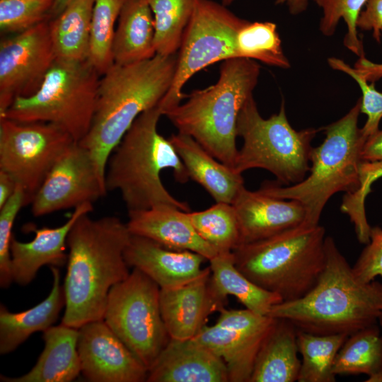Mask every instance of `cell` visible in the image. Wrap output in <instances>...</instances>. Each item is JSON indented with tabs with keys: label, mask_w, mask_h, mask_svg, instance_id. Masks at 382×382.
Returning <instances> with one entry per match:
<instances>
[{
	"label": "cell",
	"mask_w": 382,
	"mask_h": 382,
	"mask_svg": "<svg viewBox=\"0 0 382 382\" xmlns=\"http://www.w3.org/2000/svg\"><path fill=\"white\" fill-rule=\"evenodd\" d=\"M148 382H228L224 361L194 338L169 340L148 369Z\"/></svg>",
	"instance_id": "d6986e66"
},
{
	"label": "cell",
	"mask_w": 382,
	"mask_h": 382,
	"mask_svg": "<svg viewBox=\"0 0 382 382\" xmlns=\"http://www.w3.org/2000/svg\"><path fill=\"white\" fill-rule=\"evenodd\" d=\"M325 229L306 222L233 252L238 270L283 301L300 299L317 283L325 265Z\"/></svg>",
	"instance_id": "8992f818"
},
{
	"label": "cell",
	"mask_w": 382,
	"mask_h": 382,
	"mask_svg": "<svg viewBox=\"0 0 382 382\" xmlns=\"http://www.w3.org/2000/svg\"><path fill=\"white\" fill-rule=\"evenodd\" d=\"M275 4L285 5L292 15H298L306 10L308 0H276Z\"/></svg>",
	"instance_id": "bcb514c9"
},
{
	"label": "cell",
	"mask_w": 382,
	"mask_h": 382,
	"mask_svg": "<svg viewBox=\"0 0 382 382\" xmlns=\"http://www.w3.org/2000/svg\"><path fill=\"white\" fill-rule=\"evenodd\" d=\"M359 14L357 28L371 31L373 37L380 42L382 37V0H367Z\"/></svg>",
	"instance_id": "60d3db41"
},
{
	"label": "cell",
	"mask_w": 382,
	"mask_h": 382,
	"mask_svg": "<svg viewBox=\"0 0 382 382\" xmlns=\"http://www.w3.org/2000/svg\"><path fill=\"white\" fill-rule=\"evenodd\" d=\"M352 270L361 282L368 283L382 277V228H371L370 241L364 248Z\"/></svg>",
	"instance_id": "ab89813d"
},
{
	"label": "cell",
	"mask_w": 382,
	"mask_h": 382,
	"mask_svg": "<svg viewBox=\"0 0 382 382\" xmlns=\"http://www.w3.org/2000/svg\"><path fill=\"white\" fill-rule=\"evenodd\" d=\"M95 0H71L62 12L50 21L51 36L58 59H88Z\"/></svg>",
	"instance_id": "f1b7e54d"
},
{
	"label": "cell",
	"mask_w": 382,
	"mask_h": 382,
	"mask_svg": "<svg viewBox=\"0 0 382 382\" xmlns=\"http://www.w3.org/2000/svg\"><path fill=\"white\" fill-rule=\"evenodd\" d=\"M163 115L158 106L142 112L111 154L106 167L108 191L117 190L128 212L160 205L190 212L189 205L175 198L164 187L160 175L172 169L177 181L190 177L170 141L158 132Z\"/></svg>",
	"instance_id": "277c9868"
},
{
	"label": "cell",
	"mask_w": 382,
	"mask_h": 382,
	"mask_svg": "<svg viewBox=\"0 0 382 382\" xmlns=\"http://www.w3.org/2000/svg\"><path fill=\"white\" fill-rule=\"evenodd\" d=\"M187 213L160 205L128 212L126 224L132 235L147 238L169 249L192 251L209 260L218 252L198 234Z\"/></svg>",
	"instance_id": "7402d4cb"
},
{
	"label": "cell",
	"mask_w": 382,
	"mask_h": 382,
	"mask_svg": "<svg viewBox=\"0 0 382 382\" xmlns=\"http://www.w3.org/2000/svg\"><path fill=\"white\" fill-rule=\"evenodd\" d=\"M318 130H295L282 101L279 112L267 119L260 114L253 96L243 104L238 117L237 135L243 139L233 170L242 174L252 168L272 173L282 183L296 184L310 171L311 142Z\"/></svg>",
	"instance_id": "9c48e42d"
},
{
	"label": "cell",
	"mask_w": 382,
	"mask_h": 382,
	"mask_svg": "<svg viewBox=\"0 0 382 382\" xmlns=\"http://www.w3.org/2000/svg\"><path fill=\"white\" fill-rule=\"evenodd\" d=\"M321 8L320 30L325 36L332 35L342 19L347 28L344 45L359 57H364V47L357 33V21L367 0H313Z\"/></svg>",
	"instance_id": "d590c367"
},
{
	"label": "cell",
	"mask_w": 382,
	"mask_h": 382,
	"mask_svg": "<svg viewBox=\"0 0 382 382\" xmlns=\"http://www.w3.org/2000/svg\"><path fill=\"white\" fill-rule=\"evenodd\" d=\"M236 48L238 57L257 59L282 69L290 66L277 25L272 22L248 21L237 33Z\"/></svg>",
	"instance_id": "836d02e7"
},
{
	"label": "cell",
	"mask_w": 382,
	"mask_h": 382,
	"mask_svg": "<svg viewBox=\"0 0 382 382\" xmlns=\"http://www.w3.org/2000/svg\"><path fill=\"white\" fill-rule=\"evenodd\" d=\"M78 332L81 374L88 381H146L148 369L103 319L86 323Z\"/></svg>",
	"instance_id": "2e32d148"
},
{
	"label": "cell",
	"mask_w": 382,
	"mask_h": 382,
	"mask_svg": "<svg viewBox=\"0 0 382 382\" xmlns=\"http://www.w3.org/2000/svg\"><path fill=\"white\" fill-rule=\"evenodd\" d=\"M125 0H95L88 60L100 74L113 64L112 45L116 21Z\"/></svg>",
	"instance_id": "e575fe53"
},
{
	"label": "cell",
	"mask_w": 382,
	"mask_h": 382,
	"mask_svg": "<svg viewBox=\"0 0 382 382\" xmlns=\"http://www.w3.org/2000/svg\"><path fill=\"white\" fill-rule=\"evenodd\" d=\"M160 287L134 268L109 291L103 320L149 369L170 337L160 308Z\"/></svg>",
	"instance_id": "30bf717a"
},
{
	"label": "cell",
	"mask_w": 382,
	"mask_h": 382,
	"mask_svg": "<svg viewBox=\"0 0 382 382\" xmlns=\"http://www.w3.org/2000/svg\"><path fill=\"white\" fill-rule=\"evenodd\" d=\"M325 268L313 288L300 299L274 305L267 316L314 335H350L378 323L382 283L359 280L333 238L325 237Z\"/></svg>",
	"instance_id": "7a4b0ae2"
},
{
	"label": "cell",
	"mask_w": 382,
	"mask_h": 382,
	"mask_svg": "<svg viewBox=\"0 0 382 382\" xmlns=\"http://www.w3.org/2000/svg\"><path fill=\"white\" fill-rule=\"evenodd\" d=\"M361 99L342 118L323 128L325 138L311 154L310 174L302 181L280 186L266 182L262 194L300 202L306 212V221L318 224L323 208L337 192H357L361 185V151L366 141L358 126Z\"/></svg>",
	"instance_id": "52a82bcc"
},
{
	"label": "cell",
	"mask_w": 382,
	"mask_h": 382,
	"mask_svg": "<svg viewBox=\"0 0 382 382\" xmlns=\"http://www.w3.org/2000/svg\"><path fill=\"white\" fill-rule=\"evenodd\" d=\"M169 140L190 178L202 186L216 202L232 204L244 186L242 174L217 160L190 136L178 132Z\"/></svg>",
	"instance_id": "603a6c76"
},
{
	"label": "cell",
	"mask_w": 382,
	"mask_h": 382,
	"mask_svg": "<svg viewBox=\"0 0 382 382\" xmlns=\"http://www.w3.org/2000/svg\"><path fill=\"white\" fill-rule=\"evenodd\" d=\"M78 328L61 323L43 332L44 349L35 365L18 377L1 375L3 382H70L80 374Z\"/></svg>",
	"instance_id": "cb8c5ba5"
},
{
	"label": "cell",
	"mask_w": 382,
	"mask_h": 382,
	"mask_svg": "<svg viewBox=\"0 0 382 382\" xmlns=\"http://www.w3.org/2000/svg\"><path fill=\"white\" fill-rule=\"evenodd\" d=\"M131 236L116 216L85 214L76 220L67 237L62 324L79 328L103 319L110 290L130 273L124 253Z\"/></svg>",
	"instance_id": "6da1fadb"
},
{
	"label": "cell",
	"mask_w": 382,
	"mask_h": 382,
	"mask_svg": "<svg viewBox=\"0 0 382 382\" xmlns=\"http://www.w3.org/2000/svg\"><path fill=\"white\" fill-rule=\"evenodd\" d=\"M52 286L49 295L40 303L24 311L12 313L0 306V354H6L17 349L32 334L44 332L52 326L65 306L63 285L57 267L51 266Z\"/></svg>",
	"instance_id": "d4e9b609"
},
{
	"label": "cell",
	"mask_w": 382,
	"mask_h": 382,
	"mask_svg": "<svg viewBox=\"0 0 382 382\" xmlns=\"http://www.w3.org/2000/svg\"><path fill=\"white\" fill-rule=\"evenodd\" d=\"M187 214L198 234L218 253L232 252L241 245L240 226L231 204L216 202L205 210Z\"/></svg>",
	"instance_id": "d6a6232c"
},
{
	"label": "cell",
	"mask_w": 382,
	"mask_h": 382,
	"mask_svg": "<svg viewBox=\"0 0 382 382\" xmlns=\"http://www.w3.org/2000/svg\"><path fill=\"white\" fill-rule=\"evenodd\" d=\"M382 176V161H362L360 166L361 185L357 194L362 198L371 191V185Z\"/></svg>",
	"instance_id": "b9f144b4"
},
{
	"label": "cell",
	"mask_w": 382,
	"mask_h": 382,
	"mask_svg": "<svg viewBox=\"0 0 382 382\" xmlns=\"http://www.w3.org/2000/svg\"><path fill=\"white\" fill-rule=\"evenodd\" d=\"M260 72V67L253 59H226L214 84L193 91L184 103L163 115L178 132L191 137L214 158L233 169L238 153V115L253 95Z\"/></svg>",
	"instance_id": "5b68a950"
},
{
	"label": "cell",
	"mask_w": 382,
	"mask_h": 382,
	"mask_svg": "<svg viewBox=\"0 0 382 382\" xmlns=\"http://www.w3.org/2000/svg\"><path fill=\"white\" fill-rule=\"evenodd\" d=\"M382 369V335L378 323L350 335L339 350L333 373L370 376Z\"/></svg>",
	"instance_id": "4dcf8cb0"
},
{
	"label": "cell",
	"mask_w": 382,
	"mask_h": 382,
	"mask_svg": "<svg viewBox=\"0 0 382 382\" xmlns=\"http://www.w3.org/2000/svg\"><path fill=\"white\" fill-rule=\"evenodd\" d=\"M18 183L11 175L0 170V208L11 197Z\"/></svg>",
	"instance_id": "f6af8a7d"
},
{
	"label": "cell",
	"mask_w": 382,
	"mask_h": 382,
	"mask_svg": "<svg viewBox=\"0 0 382 382\" xmlns=\"http://www.w3.org/2000/svg\"><path fill=\"white\" fill-rule=\"evenodd\" d=\"M154 21L148 0H125L115 28L114 64H129L156 54Z\"/></svg>",
	"instance_id": "4316f807"
},
{
	"label": "cell",
	"mask_w": 382,
	"mask_h": 382,
	"mask_svg": "<svg viewBox=\"0 0 382 382\" xmlns=\"http://www.w3.org/2000/svg\"><path fill=\"white\" fill-rule=\"evenodd\" d=\"M221 4L224 6H227L231 4L235 0H221Z\"/></svg>",
	"instance_id": "681fc988"
},
{
	"label": "cell",
	"mask_w": 382,
	"mask_h": 382,
	"mask_svg": "<svg viewBox=\"0 0 382 382\" xmlns=\"http://www.w3.org/2000/svg\"><path fill=\"white\" fill-rule=\"evenodd\" d=\"M178 53L129 64H113L100 76L91 128L79 142L105 178L108 159L134 120L158 105L169 90Z\"/></svg>",
	"instance_id": "3957f363"
},
{
	"label": "cell",
	"mask_w": 382,
	"mask_h": 382,
	"mask_svg": "<svg viewBox=\"0 0 382 382\" xmlns=\"http://www.w3.org/2000/svg\"><path fill=\"white\" fill-rule=\"evenodd\" d=\"M378 324L379 325L380 328H382V313L378 318Z\"/></svg>",
	"instance_id": "f907efd6"
},
{
	"label": "cell",
	"mask_w": 382,
	"mask_h": 382,
	"mask_svg": "<svg viewBox=\"0 0 382 382\" xmlns=\"http://www.w3.org/2000/svg\"><path fill=\"white\" fill-rule=\"evenodd\" d=\"M210 268L181 286L160 289L161 316L170 339H192L207 325L209 316L224 307L210 286Z\"/></svg>",
	"instance_id": "e0dca14e"
},
{
	"label": "cell",
	"mask_w": 382,
	"mask_h": 382,
	"mask_svg": "<svg viewBox=\"0 0 382 382\" xmlns=\"http://www.w3.org/2000/svg\"><path fill=\"white\" fill-rule=\"evenodd\" d=\"M100 76L88 59L57 58L39 88L30 96L16 98L0 118L53 123L79 143L92 124Z\"/></svg>",
	"instance_id": "ba28073f"
},
{
	"label": "cell",
	"mask_w": 382,
	"mask_h": 382,
	"mask_svg": "<svg viewBox=\"0 0 382 382\" xmlns=\"http://www.w3.org/2000/svg\"><path fill=\"white\" fill-rule=\"evenodd\" d=\"M93 209V203L76 207L64 224L34 229L35 237L31 241L21 242L13 236L11 257L13 282L25 286L33 282L42 266L63 267L67 262V237L71 227L81 216Z\"/></svg>",
	"instance_id": "44dd1931"
},
{
	"label": "cell",
	"mask_w": 382,
	"mask_h": 382,
	"mask_svg": "<svg viewBox=\"0 0 382 382\" xmlns=\"http://www.w3.org/2000/svg\"><path fill=\"white\" fill-rule=\"evenodd\" d=\"M71 0H55L50 13V20L59 15Z\"/></svg>",
	"instance_id": "7dc6e473"
},
{
	"label": "cell",
	"mask_w": 382,
	"mask_h": 382,
	"mask_svg": "<svg viewBox=\"0 0 382 382\" xmlns=\"http://www.w3.org/2000/svg\"><path fill=\"white\" fill-rule=\"evenodd\" d=\"M328 62L332 69L346 73L358 83L362 93L360 111L367 116L364 127L361 128L363 136L366 139L379 129L382 118V92L375 88L374 83L369 84L354 67L344 61L332 57L328 59Z\"/></svg>",
	"instance_id": "f35d334b"
},
{
	"label": "cell",
	"mask_w": 382,
	"mask_h": 382,
	"mask_svg": "<svg viewBox=\"0 0 382 382\" xmlns=\"http://www.w3.org/2000/svg\"><path fill=\"white\" fill-rule=\"evenodd\" d=\"M25 205V193L18 185L11 197L0 208V286L2 289H7L13 282L11 257L12 228L18 213Z\"/></svg>",
	"instance_id": "74e56055"
},
{
	"label": "cell",
	"mask_w": 382,
	"mask_h": 382,
	"mask_svg": "<svg viewBox=\"0 0 382 382\" xmlns=\"http://www.w3.org/2000/svg\"><path fill=\"white\" fill-rule=\"evenodd\" d=\"M129 267L144 272L160 289H170L185 284L204 273L203 255L190 250L166 248L145 237L132 235L125 250Z\"/></svg>",
	"instance_id": "ffe728a7"
},
{
	"label": "cell",
	"mask_w": 382,
	"mask_h": 382,
	"mask_svg": "<svg viewBox=\"0 0 382 382\" xmlns=\"http://www.w3.org/2000/svg\"><path fill=\"white\" fill-rule=\"evenodd\" d=\"M214 325H206L195 337L225 363L231 382H249L258 351L276 318L247 308L219 311Z\"/></svg>",
	"instance_id": "5bb4252c"
},
{
	"label": "cell",
	"mask_w": 382,
	"mask_h": 382,
	"mask_svg": "<svg viewBox=\"0 0 382 382\" xmlns=\"http://www.w3.org/2000/svg\"><path fill=\"white\" fill-rule=\"evenodd\" d=\"M297 333L291 323L276 318L258 351L249 382L297 381L301 367Z\"/></svg>",
	"instance_id": "484cf974"
},
{
	"label": "cell",
	"mask_w": 382,
	"mask_h": 382,
	"mask_svg": "<svg viewBox=\"0 0 382 382\" xmlns=\"http://www.w3.org/2000/svg\"><path fill=\"white\" fill-rule=\"evenodd\" d=\"M55 0H0V28L18 33L47 19Z\"/></svg>",
	"instance_id": "8d00e7d4"
},
{
	"label": "cell",
	"mask_w": 382,
	"mask_h": 382,
	"mask_svg": "<svg viewBox=\"0 0 382 382\" xmlns=\"http://www.w3.org/2000/svg\"><path fill=\"white\" fill-rule=\"evenodd\" d=\"M354 69L368 82L374 83L382 79V64L371 62L365 56L359 58Z\"/></svg>",
	"instance_id": "ee69618b"
},
{
	"label": "cell",
	"mask_w": 382,
	"mask_h": 382,
	"mask_svg": "<svg viewBox=\"0 0 382 382\" xmlns=\"http://www.w3.org/2000/svg\"><path fill=\"white\" fill-rule=\"evenodd\" d=\"M209 261L212 290L224 303L228 295L233 296L245 308L267 316L274 305L283 301L278 294L261 288L240 272L233 252L219 253Z\"/></svg>",
	"instance_id": "83f0119b"
},
{
	"label": "cell",
	"mask_w": 382,
	"mask_h": 382,
	"mask_svg": "<svg viewBox=\"0 0 382 382\" xmlns=\"http://www.w3.org/2000/svg\"><path fill=\"white\" fill-rule=\"evenodd\" d=\"M366 382H382V369L376 371V373L368 376V378L365 381Z\"/></svg>",
	"instance_id": "c3c4849f"
},
{
	"label": "cell",
	"mask_w": 382,
	"mask_h": 382,
	"mask_svg": "<svg viewBox=\"0 0 382 382\" xmlns=\"http://www.w3.org/2000/svg\"><path fill=\"white\" fill-rule=\"evenodd\" d=\"M349 335H314L298 330L299 352L302 357L297 381L335 382L336 356Z\"/></svg>",
	"instance_id": "f546056e"
},
{
	"label": "cell",
	"mask_w": 382,
	"mask_h": 382,
	"mask_svg": "<svg viewBox=\"0 0 382 382\" xmlns=\"http://www.w3.org/2000/svg\"><path fill=\"white\" fill-rule=\"evenodd\" d=\"M248 22L212 0H197L178 51L172 84L158 103L162 115L181 103L182 89L197 72L219 61L238 57L236 38Z\"/></svg>",
	"instance_id": "8fae6325"
},
{
	"label": "cell",
	"mask_w": 382,
	"mask_h": 382,
	"mask_svg": "<svg viewBox=\"0 0 382 382\" xmlns=\"http://www.w3.org/2000/svg\"><path fill=\"white\" fill-rule=\"evenodd\" d=\"M231 204L240 226L241 245L267 238L306 221V209L300 202L250 191L245 186Z\"/></svg>",
	"instance_id": "ac0fdd59"
},
{
	"label": "cell",
	"mask_w": 382,
	"mask_h": 382,
	"mask_svg": "<svg viewBox=\"0 0 382 382\" xmlns=\"http://www.w3.org/2000/svg\"><path fill=\"white\" fill-rule=\"evenodd\" d=\"M74 143L55 124L0 118V170L23 188L28 204L56 162Z\"/></svg>",
	"instance_id": "7c38bea8"
},
{
	"label": "cell",
	"mask_w": 382,
	"mask_h": 382,
	"mask_svg": "<svg viewBox=\"0 0 382 382\" xmlns=\"http://www.w3.org/2000/svg\"><path fill=\"white\" fill-rule=\"evenodd\" d=\"M91 152L74 143L56 162L31 201L35 216L93 203L107 192Z\"/></svg>",
	"instance_id": "9a60e30c"
},
{
	"label": "cell",
	"mask_w": 382,
	"mask_h": 382,
	"mask_svg": "<svg viewBox=\"0 0 382 382\" xmlns=\"http://www.w3.org/2000/svg\"><path fill=\"white\" fill-rule=\"evenodd\" d=\"M50 19L0 43V117L16 98L33 94L57 59Z\"/></svg>",
	"instance_id": "4fadbf2b"
},
{
	"label": "cell",
	"mask_w": 382,
	"mask_h": 382,
	"mask_svg": "<svg viewBox=\"0 0 382 382\" xmlns=\"http://www.w3.org/2000/svg\"><path fill=\"white\" fill-rule=\"evenodd\" d=\"M154 21L156 54L178 53L197 0H148Z\"/></svg>",
	"instance_id": "1f68e13d"
},
{
	"label": "cell",
	"mask_w": 382,
	"mask_h": 382,
	"mask_svg": "<svg viewBox=\"0 0 382 382\" xmlns=\"http://www.w3.org/2000/svg\"><path fill=\"white\" fill-rule=\"evenodd\" d=\"M362 161H382V129L366 138L361 151Z\"/></svg>",
	"instance_id": "7bdbcfd3"
}]
</instances>
